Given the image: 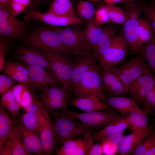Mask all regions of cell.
<instances>
[{
    "instance_id": "obj_1",
    "label": "cell",
    "mask_w": 155,
    "mask_h": 155,
    "mask_svg": "<svg viewBox=\"0 0 155 155\" xmlns=\"http://www.w3.org/2000/svg\"><path fill=\"white\" fill-rule=\"evenodd\" d=\"M24 43L27 46L51 53L71 56L73 54L53 29L41 27L34 29L25 36Z\"/></svg>"
},
{
    "instance_id": "obj_2",
    "label": "cell",
    "mask_w": 155,
    "mask_h": 155,
    "mask_svg": "<svg viewBox=\"0 0 155 155\" xmlns=\"http://www.w3.org/2000/svg\"><path fill=\"white\" fill-rule=\"evenodd\" d=\"M49 113L52 116L57 145H62L66 142L83 135L89 130L82 123L78 122L69 116L64 111L59 109Z\"/></svg>"
},
{
    "instance_id": "obj_3",
    "label": "cell",
    "mask_w": 155,
    "mask_h": 155,
    "mask_svg": "<svg viewBox=\"0 0 155 155\" xmlns=\"http://www.w3.org/2000/svg\"><path fill=\"white\" fill-rule=\"evenodd\" d=\"M99 67L95 65L82 75L78 84L72 91L75 97L89 95L101 101L105 97L106 95L102 84Z\"/></svg>"
},
{
    "instance_id": "obj_4",
    "label": "cell",
    "mask_w": 155,
    "mask_h": 155,
    "mask_svg": "<svg viewBox=\"0 0 155 155\" xmlns=\"http://www.w3.org/2000/svg\"><path fill=\"white\" fill-rule=\"evenodd\" d=\"M40 90V102L49 113L59 109H62L65 111L68 110L67 106L69 92L62 85L46 86Z\"/></svg>"
},
{
    "instance_id": "obj_5",
    "label": "cell",
    "mask_w": 155,
    "mask_h": 155,
    "mask_svg": "<svg viewBox=\"0 0 155 155\" xmlns=\"http://www.w3.org/2000/svg\"><path fill=\"white\" fill-rule=\"evenodd\" d=\"M65 111L71 117L80 121L92 131L103 128L119 116L114 109L84 113L75 112L68 110Z\"/></svg>"
},
{
    "instance_id": "obj_6",
    "label": "cell",
    "mask_w": 155,
    "mask_h": 155,
    "mask_svg": "<svg viewBox=\"0 0 155 155\" xmlns=\"http://www.w3.org/2000/svg\"><path fill=\"white\" fill-rule=\"evenodd\" d=\"M51 70L68 92H71V77L75 63L67 55L44 51Z\"/></svg>"
},
{
    "instance_id": "obj_7",
    "label": "cell",
    "mask_w": 155,
    "mask_h": 155,
    "mask_svg": "<svg viewBox=\"0 0 155 155\" xmlns=\"http://www.w3.org/2000/svg\"><path fill=\"white\" fill-rule=\"evenodd\" d=\"M60 36L64 44L73 54L84 56L90 51L86 47L84 31L77 26H57L53 29Z\"/></svg>"
},
{
    "instance_id": "obj_8",
    "label": "cell",
    "mask_w": 155,
    "mask_h": 155,
    "mask_svg": "<svg viewBox=\"0 0 155 155\" xmlns=\"http://www.w3.org/2000/svg\"><path fill=\"white\" fill-rule=\"evenodd\" d=\"M129 88L136 80L148 69L144 60L141 56H135L118 67H110Z\"/></svg>"
},
{
    "instance_id": "obj_9",
    "label": "cell",
    "mask_w": 155,
    "mask_h": 155,
    "mask_svg": "<svg viewBox=\"0 0 155 155\" xmlns=\"http://www.w3.org/2000/svg\"><path fill=\"white\" fill-rule=\"evenodd\" d=\"M22 13L24 14V18L26 20H37L55 26H64L80 24L82 20L77 16H62L47 12L42 13L38 11L35 7L31 4Z\"/></svg>"
},
{
    "instance_id": "obj_10",
    "label": "cell",
    "mask_w": 155,
    "mask_h": 155,
    "mask_svg": "<svg viewBox=\"0 0 155 155\" xmlns=\"http://www.w3.org/2000/svg\"><path fill=\"white\" fill-rule=\"evenodd\" d=\"M38 131L46 155L51 154L56 149L54 123L43 106L40 111Z\"/></svg>"
},
{
    "instance_id": "obj_11",
    "label": "cell",
    "mask_w": 155,
    "mask_h": 155,
    "mask_svg": "<svg viewBox=\"0 0 155 155\" xmlns=\"http://www.w3.org/2000/svg\"><path fill=\"white\" fill-rule=\"evenodd\" d=\"M129 50L122 37L116 36L110 46L99 60L100 67H114L122 63L128 55Z\"/></svg>"
},
{
    "instance_id": "obj_12",
    "label": "cell",
    "mask_w": 155,
    "mask_h": 155,
    "mask_svg": "<svg viewBox=\"0 0 155 155\" xmlns=\"http://www.w3.org/2000/svg\"><path fill=\"white\" fill-rule=\"evenodd\" d=\"M92 131L88 130L83 135L66 142L54 153L57 155H86L94 142Z\"/></svg>"
},
{
    "instance_id": "obj_13",
    "label": "cell",
    "mask_w": 155,
    "mask_h": 155,
    "mask_svg": "<svg viewBox=\"0 0 155 155\" xmlns=\"http://www.w3.org/2000/svg\"><path fill=\"white\" fill-rule=\"evenodd\" d=\"M100 73L102 86L107 96H120L128 91L129 88L111 67H100Z\"/></svg>"
},
{
    "instance_id": "obj_14",
    "label": "cell",
    "mask_w": 155,
    "mask_h": 155,
    "mask_svg": "<svg viewBox=\"0 0 155 155\" xmlns=\"http://www.w3.org/2000/svg\"><path fill=\"white\" fill-rule=\"evenodd\" d=\"M120 35L124 40L131 54L138 55L143 44L140 38L138 20H127L123 24Z\"/></svg>"
},
{
    "instance_id": "obj_15",
    "label": "cell",
    "mask_w": 155,
    "mask_h": 155,
    "mask_svg": "<svg viewBox=\"0 0 155 155\" xmlns=\"http://www.w3.org/2000/svg\"><path fill=\"white\" fill-rule=\"evenodd\" d=\"M14 58L26 64L38 65L51 70L46 54L41 49L29 46H20L16 50Z\"/></svg>"
},
{
    "instance_id": "obj_16",
    "label": "cell",
    "mask_w": 155,
    "mask_h": 155,
    "mask_svg": "<svg viewBox=\"0 0 155 155\" xmlns=\"http://www.w3.org/2000/svg\"><path fill=\"white\" fill-rule=\"evenodd\" d=\"M155 87V76L148 69L130 86V94L136 102L143 103L148 94Z\"/></svg>"
},
{
    "instance_id": "obj_17",
    "label": "cell",
    "mask_w": 155,
    "mask_h": 155,
    "mask_svg": "<svg viewBox=\"0 0 155 155\" xmlns=\"http://www.w3.org/2000/svg\"><path fill=\"white\" fill-rule=\"evenodd\" d=\"M15 125L18 127L25 148L29 153L30 154L46 155L39 133L27 128L18 118Z\"/></svg>"
},
{
    "instance_id": "obj_18",
    "label": "cell",
    "mask_w": 155,
    "mask_h": 155,
    "mask_svg": "<svg viewBox=\"0 0 155 155\" xmlns=\"http://www.w3.org/2000/svg\"><path fill=\"white\" fill-rule=\"evenodd\" d=\"M29 77L37 89L46 86H53L60 83L53 72L47 71L44 68L38 65L26 64Z\"/></svg>"
},
{
    "instance_id": "obj_19",
    "label": "cell",
    "mask_w": 155,
    "mask_h": 155,
    "mask_svg": "<svg viewBox=\"0 0 155 155\" xmlns=\"http://www.w3.org/2000/svg\"><path fill=\"white\" fill-rule=\"evenodd\" d=\"M36 95L34 96L32 102L24 109V113H22L18 118L27 128L39 133L38 127L42 105Z\"/></svg>"
},
{
    "instance_id": "obj_20",
    "label": "cell",
    "mask_w": 155,
    "mask_h": 155,
    "mask_svg": "<svg viewBox=\"0 0 155 155\" xmlns=\"http://www.w3.org/2000/svg\"><path fill=\"white\" fill-rule=\"evenodd\" d=\"M117 27L112 23H108L102 28L101 36L94 49L92 54L94 61L99 60L111 44L116 35Z\"/></svg>"
},
{
    "instance_id": "obj_21",
    "label": "cell",
    "mask_w": 155,
    "mask_h": 155,
    "mask_svg": "<svg viewBox=\"0 0 155 155\" xmlns=\"http://www.w3.org/2000/svg\"><path fill=\"white\" fill-rule=\"evenodd\" d=\"M68 103L86 112L113 110L101 100L89 95H83L69 99Z\"/></svg>"
},
{
    "instance_id": "obj_22",
    "label": "cell",
    "mask_w": 155,
    "mask_h": 155,
    "mask_svg": "<svg viewBox=\"0 0 155 155\" xmlns=\"http://www.w3.org/2000/svg\"><path fill=\"white\" fill-rule=\"evenodd\" d=\"M26 28V23L10 15L0 19V34L9 38L18 39L24 33Z\"/></svg>"
},
{
    "instance_id": "obj_23",
    "label": "cell",
    "mask_w": 155,
    "mask_h": 155,
    "mask_svg": "<svg viewBox=\"0 0 155 155\" xmlns=\"http://www.w3.org/2000/svg\"><path fill=\"white\" fill-rule=\"evenodd\" d=\"M0 155H30L26 150L17 127L15 126L7 142L0 147Z\"/></svg>"
},
{
    "instance_id": "obj_24",
    "label": "cell",
    "mask_w": 155,
    "mask_h": 155,
    "mask_svg": "<svg viewBox=\"0 0 155 155\" xmlns=\"http://www.w3.org/2000/svg\"><path fill=\"white\" fill-rule=\"evenodd\" d=\"M129 125L128 115H120L103 128L92 131V135L94 140L99 141L109 135L123 132Z\"/></svg>"
},
{
    "instance_id": "obj_25",
    "label": "cell",
    "mask_w": 155,
    "mask_h": 155,
    "mask_svg": "<svg viewBox=\"0 0 155 155\" xmlns=\"http://www.w3.org/2000/svg\"><path fill=\"white\" fill-rule=\"evenodd\" d=\"M102 101L120 115H128L133 111L140 109L131 98L106 96Z\"/></svg>"
},
{
    "instance_id": "obj_26",
    "label": "cell",
    "mask_w": 155,
    "mask_h": 155,
    "mask_svg": "<svg viewBox=\"0 0 155 155\" xmlns=\"http://www.w3.org/2000/svg\"><path fill=\"white\" fill-rule=\"evenodd\" d=\"M80 57V59L75 63L71 73V92L78 85L82 75L96 65L92 55L90 53L89 51L86 55Z\"/></svg>"
},
{
    "instance_id": "obj_27",
    "label": "cell",
    "mask_w": 155,
    "mask_h": 155,
    "mask_svg": "<svg viewBox=\"0 0 155 155\" xmlns=\"http://www.w3.org/2000/svg\"><path fill=\"white\" fill-rule=\"evenodd\" d=\"M151 129L150 128L143 131H133L130 134L124 136L116 154L127 155L132 153Z\"/></svg>"
},
{
    "instance_id": "obj_28",
    "label": "cell",
    "mask_w": 155,
    "mask_h": 155,
    "mask_svg": "<svg viewBox=\"0 0 155 155\" xmlns=\"http://www.w3.org/2000/svg\"><path fill=\"white\" fill-rule=\"evenodd\" d=\"M96 24L94 18L89 20L84 30L85 41L86 49H93L98 40L102 31V28Z\"/></svg>"
},
{
    "instance_id": "obj_29",
    "label": "cell",
    "mask_w": 155,
    "mask_h": 155,
    "mask_svg": "<svg viewBox=\"0 0 155 155\" xmlns=\"http://www.w3.org/2000/svg\"><path fill=\"white\" fill-rule=\"evenodd\" d=\"M12 119L6 109L0 107V147L5 144L9 139L15 126Z\"/></svg>"
},
{
    "instance_id": "obj_30",
    "label": "cell",
    "mask_w": 155,
    "mask_h": 155,
    "mask_svg": "<svg viewBox=\"0 0 155 155\" xmlns=\"http://www.w3.org/2000/svg\"><path fill=\"white\" fill-rule=\"evenodd\" d=\"M147 112L141 109L133 111L128 115L129 126L135 131H143L150 128L148 125Z\"/></svg>"
},
{
    "instance_id": "obj_31",
    "label": "cell",
    "mask_w": 155,
    "mask_h": 155,
    "mask_svg": "<svg viewBox=\"0 0 155 155\" xmlns=\"http://www.w3.org/2000/svg\"><path fill=\"white\" fill-rule=\"evenodd\" d=\"M48 12L62 16H77L71 0H53Z\"/></svg>"
},
{
    "instance_id": "obj_32",
    "label": "cell",
    "mask_w": 155,
    "mask_h": 155,
    "mask_svg": "<svg viewBox=\"0 0 155 155\" xmlns=\"http://www.w3.org/2000/svg\"><path fill=\"white\" fill-rule=\"evenodd\" d=\"M1 105L10 113L14 125L19 117L21 107L17 102L12 89L1 96Z\"/></svg>"
},
{
    "instance_id": "obj_33",
    "label": "cell",
    "mask_w": 155,
    "mask_h": 155,
    "mask_svg": "<svg viewBox=\"0 0 155 155\" xmlns=\"http://www.w3.org/2000/svg\"><path fill=\"white\" fill-rule=\"evenodd\" d=\"M139 54L147 61L151 71L155 73V32L153 30L152 37L143 44Z\"/></svg>"
},
{
    "instance_id": "obj_34",
    "label": "cell",
    "mask_w": 155,
    "mask_h": 155,
    "mask_svg": "<svg viewBox=\"0 0 155 155\" xmlns=\"http://www.w3.org/2000/svg\"><path fill=\"white\" fill-rule=\"evenodd\" d=\"M76 9L82 18L88 20L93 18L95 15V10L93 5L90 2L80 0L76 5Z\"/></svg>"
},
{
    "instance_id": "obj_35",
    "label": "cell",
    "mask_w": 155,
    "mask_h": 155,
    "mask_svg": "<svg viewBox=\"0 0 155 155\" xmlns=\"http://www.w3.org/2000/svg\"><path fill=\"white\" fill-rule=\"evenodd\" d=\"M31 4V0H10L7 7L9 10L11 16L15 18Z\"/></svg>"
},
{
    "instance_id": "obj_36",
    "label": "cell",
    "mask_w": 155,
    "mask_h": 155,
    "mask_svg": "<svg viewBox=\"0 0 155 155\" xmlns=\"http://www.w3.org/2000/svg\"><path fill=\"white\" fill-rule=\"evenodd\" d=\"M106 6L111 20L113 22L122 24H123L127 20L126 14L122 9L114 5H108Z\"/></svg>"
},
{
    "instance_id": "obj_37",
    "label": "cell",
    "mask_w": 155,
    "mask_h": 155,
    "mask_svg": "<svg viewBox=\"0 0 155 155\" xmlns=\"http://www.w3.org/2000/svg\"><path fill=\"white\" fill-rule=\"evenodd\" d=\"M141 40L144 44L148 42L152 37L153 30L146 18H140L138 20Z\"/></svg>"
},
{
    "instance_id": "obj_38",
    "label": "cell",
    "mask_w": 155,
    "mask_h": 155,
    "mask_svg": "<svg viewBox=\"0 0 155 155\" xmlns=\"http://www.w3.org/2000/svg\"><path fill=\"white\" fill-rule=\"evenodd\" d=\"M3 69L5 73L7 71L13 72L29 76L26 66L17 62L8 61L5 64Z\"/></svg>"
},
{
    "instance_id": "obj_39",
    "label": "cell",
    "mask_w": 155,
    "mask_h": 155,
    "mask_svg": "<svg viewBox=\"0 0 155 155\" xmlns=\"http://www.w3.org/2000/svg\"><path fill=\"white\" fill-rule=\"evenodd\" d=\"M123 132L114 133L109 135L100 140L98 142H101L106 141L111 144L114 155L116 154L120 143L124 137Z\"/></svg>"
},
{
    "instance_id": "obj_40",
    "label": "cell",
    "mask_w": 155,
    "mask_h": 155,
    "mask_svg": "<svg viewBox=\"0 0 155 155\" xmlns=\"http://www.w3.org/2000/svg\"><path fill=\"white\" fill-rule=\"evenodd\" d=\"M94 16V20L98 26L106 23L111 21L106 6L99 8L95 11Z\"/></svg>"
},
{
    "instance_id": "obj_41",
    "label": "cell",
    "mask_w": 155,
    "mask_h": 155,
    "mask_svg": "<svg viewBox=\"0 0 155 155\" xmlns=\"http://www.w3.org/2000/svg\"><path fill=\"white\" fill-rule=\"evenodd\" d=\"M14 80L7 75H0V94L1 96L11 90L15 85Z\"/></svg>"
},
{
    "instance_id": "obj_42",
    "label": "cell",
    "mask_w": 155,
    "mask_h": 155,
    "mask_svg": "<svg viewBox=\"0 0 155 155\" xmlns=\"http://www.w3.org/2000/svg\"><path fill=\"white\" fill-rule=\"evenodd\" d=\"M144 8L136 5L130 4L127 5L125 11L127 19H134L138 20Z\"/></svg>"
},
{
    "instance_id": "obj_43",
    "label": "cell",
    "mask_w": 155,
    "mask_h": 155,
    "mask_svg": "<svg viewBox=\"0 0 155 155\" xmlns=\"http://www.w3.org/2000/svg\"><path fill=\"white\" fill-rule=\"evenodd\" d=\"M30 86H31L27 84L20 83L15 85L12 89L15 99L20 106L21 100L24 93Z\"/></svg>"
},
{
    "instance_id": "obj_44",
    "label": "cell",
    "mask_w": 155,
    "mask_h": 155,
    "mask_svg": "<svg viewBox=\"0 0 155 155\" xmlns=\"http://www.w3.org/2000/svg\"><path fill=\"white\" fill-rule=\"evenodd\" d=\"M153 30L155 32V6L153 5L144 8V10Z\"/></svg>"
},
{
    "instance_id": "obj_45",
    "label": "cell",
    "mask_w": 155,
    "mask_h": 155,
    "mask_svg": "<svg viewBox=\"0 0 155 155\" xmlns=\"http://www.w3.org/2000/svg\"><path fill=\"white\" fill-rule=\"evenodd\" d=\"M8 43L7 41L1 37L0 39V71L3 69L5 65V55L7 52Z\"/></svg>"
},
{
    "instance_id": "obj_46",
    "label": "cell",
    "mask_w": 155,
    "mask_h": 155,
    "mask_svg": "<svg viewBox=\"0 0 155 155\" xmlns=\"http://www.w3.org/2000/svg\"><path fill=\"white\" fill-rule=\"evenodd\" d=\"M86 155H104L103 147L102 144L97 143L93 144L87 152Z\"/></svg>"
},
{
    "instance_id": "obj_47",
    "label": "cell",
    "mask_w": 155,
    "mask_h": 155,
    "mask_svg": "<svg viewBox=\"0 0 155 155\" xmlns=\"http://www.w3.org/2000/svg\"><path fill=\"white\" fill-rule=\"evenodd\" d=\"M155 96V87L150 92L144 101L143 104L146 106V112L150 106Z\"/></svg>"
},
{
    "instance_id": "obj_48",
    "label": "cell",
    "mask_w": 155,
    "mask_h": 155,
    "mask_svg": "<svg viewBox=\"0 0 155 155\" xmlns=\"http://www.w3.org/2000/svg\"><path fill=\"white\" fill-rule=\"evenodd\" d=\"M102 144L104 155H114L111 144L106 141H104L100 142Z\"/></svg>"
},
{
    "instance_id": "obj_49",
    "label": "cell",
    "mask_w": 155,
    "mask_h": 155,
    "mask_svg": "<svg viewBox=\"0 0 155 155\" xmlns=\"http://www.w3.org/2000/svg\"><path fill=\"white\" fill-rule=\"evenodd\" d=\"M147 149L142 144L140 143L132 152V155H147Z\"/></svg>"
},
{
    "instance_id": "obj_50",
    "label": "cell",
    "mask_w": 155,
    "mask_h": 155,
    "mask_svg": "<svg viewBox=\"0 0 155 155\" xmlns=\"http://www.w3.org/2000/svg\"><path fill=\"white\" fill-rule=\"evenodd\" d=\"M147 155H155V142L148 150Z\"/></svg>"
},
{
    "instance_id": "obj_51",
    "label": "cell",
    "mask_w": 155,
    "mask_h": 155,
    "mask_svg": "<svg viewBox=\"0 0 155 155\" xmlns=\"http://www.w3.org/2000/svg\"><path fill=\"white\" fill-rule=\"evenodd\" d=\"M49 0H31L32 4L35 7V6H37L40 3L45 2Z\"/></svg>"
},
{
    "instance_id": "obj_52",
    "label": "cell",
    "mask_w": 155,
    "mask_h": 155,
    "mask_svg": "<svg viewBox=\"0 0 155 155\" xmlns=\"http://www.w3.org/2000/svg\"><path fill=\"white\" fill-rule=\"evenodd\" d=\"M108 5H114L116 3L122 1V0H104Z\"/></svg>"
},
{
    "instance_id": "obj_53",
    "label": "cell",
    "mask_w": 155,
    "mask_h": 155,
    "mask_svg": "<svg viewBox=\"0 0 155 155\" xmlns=\"http://www.w3.org/2000/svg\"><path fill=\"white\" fill-rule=\"evenodd\" d=\"M149 111L151 112L155 111V96L150 106L147 111Z\"/></svg>"
},
{
    "instance_id": "obj_54",
    "label": "cell",
    "mask_w": 155,
    "mask_h": 155,
    "mask_svg": "<svg viewBox=\"0 0 155 155\" xmlns=\"http://www.w3.org/2000/svg\"><path fill=\"white\" fill-rule=\"evenodd\" d=\"M10 0H0V5L7 7Z\"/></svg>"
},
{
    "instance_id": "obj_55",
    "label": "cell",
    "mask_w": 155,
    "mask_h": 155,
    "mask_svg": "<svg viewBox=\"0 0 155 155\" xmlns=\"http://www.w3.org/2000/svg\"><path fill=\"white\" fill-rule=\"evenodd\" d=\"M131 0H122L121 2H127L129 1H130Z\"/></svg>"
},
{
    "instance_id": "obj_56",
    "label": "cell",
    "mask_w": 155,
    "mask_h": 155,
    "mask_svg": "<svg viewBox=\"0 0 155 155\" xmlns=\"http://www.w3.org/2000/svg\"><path fill=\"white\" fill-rule=\"evenodd\" d=\"M90 1H93V2H96V1H100L102 0H89Z\"/></svg>"
},
{
    "instance_id": "obj_57",
    "label": "cell",
    "mask_w": 155,
    "mask_h": 155,
    "mask_svg": "<svg viewBox=\"0 0 155 155\" xmlns=\"http://www.w3.org/2000/svg\"><path fill=\"white\" fill-rule=\"evenodd\" d=\"M153 5L155 6V0H154V3Z\"/></svg>"
},
{
    "instance_id": "obj_58",
    "label": "cell",
    "mask_w": 155,
    "mask_h": 155,
    "mask_svg": "<svg viewBox=\"0 0 155 155\" xmlns=\"http://www.w3.org/2000/svg\"><path fill=\"white\" fill-rule=\"evenodd\" d=\"M71 0L72 1H75V0Z\"/></svg>"
}]
</instances>
